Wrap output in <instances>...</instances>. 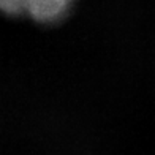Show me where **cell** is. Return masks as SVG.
<instances>
[{
    "label": "cell",
    "instance_id": "1",
    "mask_svg": "<svg viewBox=\"0 0 155 155\" xmlns=\"http://www.w3.org/2000/svg\"><path fill=\"white\" fill-rule=\"evenodd\" d=\"M68 0H33V2H3L2 8L10 13H29L37 21H55L67 13Z\"/></svg>",
    "mask_w": 155,
    "mask_h": 155
}]
</instances>
